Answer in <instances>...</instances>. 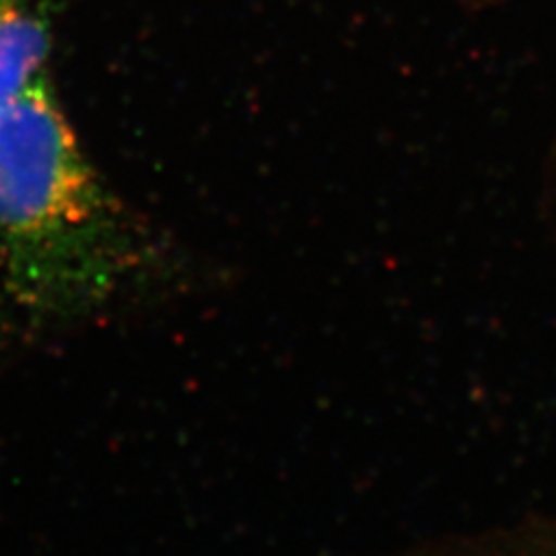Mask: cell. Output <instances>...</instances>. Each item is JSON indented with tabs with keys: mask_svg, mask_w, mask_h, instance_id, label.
<instances>
[{
	"mask_svg": "<svg viewBox=\"0 0 556 556\" xmlns=\"http://www.w3.org/2000/svg\"><path fill=\"white\" fill-rule=\"evenodd\" d=\"M56 0H0V108L47 77Z\"/></svg>",
	"mask_w": 556,
	"mask_h": 556,
	"instance_id": "obj_2",
	"label": "cell"
},
{
	"mask_svg": "<svg viewBox=\"0 0 556 556\" xmlns=\"http://www.w3.org/2000/svg\"><path fill=\"white\" fill-rule=\"evenodd\" d=\"M165 243L86 159L47 77L0 108V332L40 339L144 292Z\"/></svg>",
	"mask_w": 556,
	"mask_h": 556,
	"instance_id": "obj_1",
	"label": "cell"
}]
</instances>
